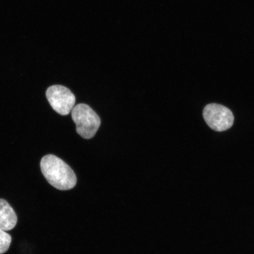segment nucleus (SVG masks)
Segmentation results:
<instances>
[{
  "mask_svg": "<svg viewBox=\"0 0 254 254\" xmlns=\"http://www.w3.org/2000/svg\"><path fill=\"white\" fill-rule=\"evenodd\" d=\"M17 222V216L14 209L5 199H0V229H13Z\"/></svg>",
  "mask_w": 254,
  "mask_h": 254,
  "instance_id": "5",
  "label": "nucleus"
},
{
  "mask_svg": "<svg viewBox=\"0 0 254 254\" xmlns=\"http://www.w3.org/2000/svg\"><path fill=\"white\" fill-rule=\"evenodd\" d=\"M71 116L78 134L85 139L93 138L101 125L98 114L88 105L79 104L73 108Z\"/></svg>",
  "mask_w": 254,
  "mask_h": 254,
  "instance_id": "2",
  "label": "nucleus"
},
{
  "mask_svg": "<svg viewBox=\"0 0 254 254\" xmlns=\"http://www.w3.org/2000/svg\"><path fill=\"white\" fill-rule=\"evenodd\" d=\"M203 116L208 126L218 132L230 129L234 121L231 110L221 105L214 103L208 104L205 107Z\"/></svg>",
  "mask_w": 254,
  "mask_h": 254,
  "instance_id": "3",
  "label": "nucleus"
},
{
  "mask_svg": "<svg viewBox=\"0 0 254 254\" xmlns=\"http://www.w3.org/2000/svg\"><path fill=\"white\" fill-rule=\"evenodd\" d=\"M46 97L54 110L62 116L70 113L75 104V97L69 88L55 85L46 91Z\"/></svg>",
  "mask_w": 254,
  "mask_h": 254,
  "instance_id": "4",
  "label": "nucleus"
},
{
  "mask_svg": "<svg viewBox=\"0 0 254 254\" xmlns=\"http://www.w3.org/2000/svg\"><path fill=\"white\" fill-rule=\"evenodd\" d=\"M11 243V237L5 231L0 229V254L7 252Z\"/></svg>",
  "mask_w": 254,
  "mask_h": 254,
  "instance_id": "6",
  "label": "nucleus"
},
{
  "mask_svg": "<svg viewBox=\"0 0 254 254\" xmlns=\"http://www.w3.org/2000/svg\"><path fill=\"white\" fill-rule=\"evenodd\" d=\"M40 167L47 182L57 189L69 190L77 184V177L71 167L55 155L44 156L41 161Z\"/></svg>",
  "mask_w": 254,
  "mask_h": 254,
  "instance_id": "1",
  "label": "nucleus"
}]
</instances>
